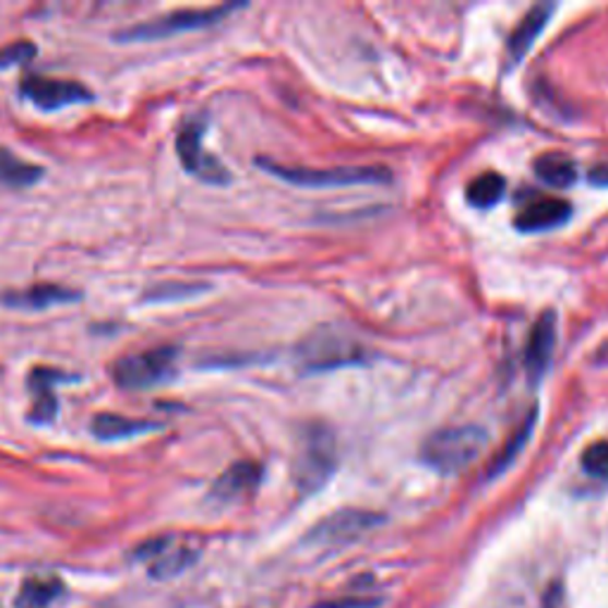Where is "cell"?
<instances>
[{
  "instance_id": "obj_7",
  "label": "cell",
  "mask_w": 608,
  "mask_h": 608,
  "mask_svg": "<svg viewBox=\"0 0 608 608\" xmlns=\"http://www.w3.org/2000/svg\"><path fill=\"white\" fill-rule=\"evenodd\" d=\"M20 96L44 112H58L70 105H86L96 100V96L79 81L50 79L44 74L24 76L20 81Z\"/></svg>"
},
{
  "instance_id": "obj_24",
  "label": "cell",
  "mask_w": 608,
  "mask_h": 608,
  "mask_svg": "<svg viewBox=\"0 0 608 608\" xmlns=\"http://www.w3.org/2000/svg\"><path fill=\"white\" fill-rule=\"evenodd\" d=\"M583 470L589 478L608 480V442H594L583 454Z\"/></svg>"
},
{
  "instance_id": "obj_21",
  "label": "cell",
  "mask_w": 608,
  "mask_h": 608,
  "mask_svg": "<svg viewBox=\"0 0 608 608\" xmlns=\"http://www.w3.org/2000/svg\"><path fill=\"white\" fill-rule=\"evenodd\" d=\"M504 191H506L504 177H499V174H494V171H488V174H480V177H476L468 183L466 198L473 207L490 210L504 198Z\"/></svg>"
},
{
  "instance_id": "obj_11",
  "label": "cell",
  "mask_w": 608,
  "mask_h": 608,
  "mask_svg": "<svg viewBox=\"0 0 608 608\" xmlns=\"http://www.w3.org/2000/svg\"><path fill=\"white\" fill-rule=\"evenodd\" d=\"M553 347H557V317H553V312H545L535 321L523 355V369L533 385H537L547 375Z\"/></svg>"
},
{
  "instance_id": "obj_22",
  "label": "cell",
  "mask_w": 608,
  "mask_h": 608,
  "mask_svg": "<svg viewBox=\"0 0 608 608\" xmlns=\"http://www.w3.org/2000/svg\"><path fill=\"white\" fill-rule=\"evenodd\" d=\"M202 290H207L205 283H157V286L147 288L143 300L147 302H177L186 300V297L200 295Z\"/></svg>"
},
{
  "instance_id": "obj_16",
  "label": "cell",
  "mask_w": 608,
  "mask_h": 608,
  "mask_svg": "<svg viewBox=\"0 0 608 608\" xmlns=\"http://www.w3.org/2000/svg\"><path fill=\"white\" fill-rule=\"evenodd\" d=\"M553 10H557V5L553 3H539L525 12V17L518 22V26L511 32V38H509V46H506L509 67L518 64L525 56H528V50L535 46L537 36L547 29Z\"/></svg>"
},
{
  "instance_id": "obj_8",
  "label": "cell",
  "mask_w": 608,
  "mask_h": 608,
  "mask_svg": "<svg viewBox=\"0 0 608 608\" xmlns=\"http://www.w3.org/2000/svg\"><path fill=\"white\" fill-rule=\"evenodd\" d=\"M198 553H200L198 549L177 543V537L165 535V537L147 539L145 545L136 549L133 557L147 563V573H151L155 580H169L191 569L198 559Z\"/></svg>"
},
{
  "instance_id": "obj_6",
  "label": "cell",
  "mask_w": 608,
  "mask_h": 608,
  "mask_svg": "<svg viewBox=\"0 0 608 608\" xmlns=\"http://www.w3.org/2000/svg\"><path fill=\"white\" fill-rule=\"evenodd\" d=\"M205 131H207L205 115L186 119L177 136V155L181 159L183 169L191 174V177L212 186H226L231 181V174H228V169L219 159L205 151V145H202Z\"/></svg>"
},
{
  "instance_id": "obj_5",
  "label": "cell",
  "mask_w": 608,
  "mask_h": 608,
  "mask_svg": "<svg viewBox=\"0 0 608 608\" xmlns=\"http://www.w3.org/2000/svg\"><path fill=\"white\" fill-rule=\"evenodd\" d=\"M337 466L335 438L326 426H309L295 458V482L305 494L319 492Z\"/></svg>"
},
{
  "instance_id": "obj_26",
  "label": "cell",
  "mask_w": 608,
  "mask_h": 608,
  "mask_svg": "<svg viewBox=\"0 0 608 608\" xmlns=\"http://www.w3.org/2000/svg\"><path fill=\"white\" fill-rule=\"evenodd\" d=\"M378 606H381V599H373V597H343V599L321 601L314 608H378Z\"/></svg>"
},
{
  "instance_id": "obj_2",
  "label": "cell",
  "mask_w": 608,
  "mask_h": 608,
  "mask_svg": "<svg viewBox=\"0 0 608 608\" xmlns=\"http://www.w3.org/2000/svg\"><path fill=\"white\" fill-rule=\"evenodd\" d=\"M179 355L181 349L177 345H159L143 349V353L124 355L112 363V381L117 388L133 390V393L165 385L177 378Z\"/></svg>"
},
{
  "instance_id": "obj_4",
  "label": "cell",
  "mask_w": 608,
  "mask_h": 608,
  "mask_svg": "<svg viewBox=\"0 0 608 608\" xmlns=\"http://www.w3.org/2000/svg\"><path fill=\"white\" fill-rule=\"evenodd\" d=\"M264 171L274 174L281 181L300 188H345V186H381L393 179L385 167H333V169H309L286 167L272 159H257Z\"/></svg>"
},
{
  "instance_id": "obj_10",
  "label": "cell",
  "mask_w": 608,
  "mask_h": 608,
  "mask_svg": "<svg viewBox=\"0 0 608 608\" xmlns=\"http://www.w3.org/2000/svg\"><path fill=\"white\" fill-rule=\"evenodd\" d=\"M60 383H74L72 373H64L60 369L50 367H36L29 378H26V388L34 397V407L29 412V424L34 426H48L52 418H56L60 404L56 388Z\"/></svg>"
},
{
  "instance_id": "obj_12",
  "label": "cell",
  "mask_w": 608,
  "mask_h": 608,
  "mask_svg": "<svg viewBox=\"0 0 608 608\" xmlns=\"http://www.w3.org/2000/svg\"><path fill=\"white\" fill-rule=\"evenodd\" d=\"M361 357V347L337 333H317L302 347V359L309 369H335L343 363H357Z\"/></svg>"
},
{
  "instance_id": "obj_23",
  "label": "cell",
  "mask_w": 608,
  "mask_h": 608,
  "mask_svg": "<svg viewBox=\"0 0 608 608\" xmlns=\"http://www.w3.org/2000/svg\"><path fill=\"white\" fill-rule=\"evenodd\" d=\"M533 426H535V412H533L528 418H525V424L516 430V436H513V438L509 440L506 450L494 458V464H492V468H490V476H492V478L499 476V473H502V470H506V468L513 464V458H516V456L521 454V450L525 448V444H528L530 432H533Z\"/></svg>"
},
{
  "instance_id": "obj_1",
  "label": "cell",
  "mask_w": 608,
  "mask_h": 608,
  "mask_svg": "<svg viewBox=\"0 0 608 608\" xmlns=\"http://www.w3.org/2000/svg\"><path fill=\"white\" fill-rule=\"evenodd\" d=\"M488 444V430L480 426L442 428L424 442L421 458L432 470L452 476L468 468Z\"/></svg>"
},
{
  "instance_id": "obj_20",
  "label": "cell",
  "mask_w": 608,
  "mask_h": 608,
  "mask_svg": "<svg viewBox=\"0 0 608 608\" xmlns=\"http://www.w3.org/2000/svg\"><path fill=\"white\" fill-rule=\"evenodd\" d=\"M537 179L551 188H571L577 181L575 162L563 153H547L535 162Z\"/></svg>"
},
{
  "instance_id": "obj_14",
  "label": "cell",
  "mask_w": 608,
  "mask_h": 608,
  "mask_svg": "<svg viewBox=\"0 0 608 608\" xmlns=\"http://www.w3.org/2000/svg\"><path fill=\"white\" fill-rule=\"evenodd\" d=\"M84 293L72 290L58 283H34L22 290H3L0 293V305L8 309H24V312H38L56 305H72L79 302Z\"/></svg>"
},
{
  "instance_id": "obj_13",
  "label": "cell",
  "mask_w": 608,
  "mask_h": 608,
  "mask_svg": "<svg viewBox=\"0 0 608 608\" xmlns=\"http://www.w3.org/2000/svg\"><path fill=\"white\" fill-rule=\"evenodd\" d=\"M571 214H573V207L569 200L551 198V195H537V198H530L518 210L513 224H516V228L523 234L551 231V228H559L569 222Z\"/></svg>"
},
{
  "instance_id": "obj_18",
  "label": "cell",
  "mask_w": 608,
  "mask_h": 608,
  "mask_svg": "<svg viewBox=\"0 0 608 608\" xmlns=\"http://www.w3.org/2000/svg\"><path fill=\"white\" fill-rule=\"evenodd\" d=\"M64 592L62 577L58 575H32L26 577L17 597L15 608H50Z\"/></svg>"
},
{
  "instance_id": "obj_19",
  "label": "cell",
  "mask_w": 608,
  "mask_h": 608,
  "mask_svg": "<svg viewBox=\"0 0 608 608\" xmlns=\"http://www.w3.org/2000/svg\"><path fill=\"white\" fill-rule=\"evenodd\" d=\"M44 167L32 165L22 157H17L10 147L0 145V186L8 188H29L44 179Z\"/></svg>"
},
{
  "instance_id": "obj_17",
  "label": "cell",
  "mask_w": 608,
  "mask_h": 608,
  "mask_svg": "<svg viewBox=\"0 0 608 608\" xmlns=\"http://www.w3.org/2000/svg\"><path fill=\"white\" fill-rule=\"evenodd\" d=\"M162 424L145 421V418H129L121 414H96L91 421V436L100 442L129 440L143 436V432L159 430Z\"/></svg>"
},
{
  "instance_id": "obj_25",
  "label": "cell",
  "mask_w": 608,
  "mask_h": 608,
  "mask_svg": "<svg viewBox=\"0 0 608 608\" xmlns=\"http://www.w3.org/2000/svg\"><path fill=\"white\" fill-rule=\"evenodd\" d=\"M36 44L32 40H15V44L3 46L0 48V70H8V67L15 64H26L32 62V58L36 56Z\"/></svg>"
},
{
  "instance_id": "obj_3",
  "label": "cell",
  "mask_w": 608,
  "mask_h": 608,
  "mask_svg": "<svg viewBox=\"0 0 608 608\" xmlns=\"http://www.w3.org/2000/svg\"><path fill=\"white\" fill-rule=\"evenodd\" d=\"M242 5L246 3H224L202 10H174L167 12V15H159L155 20L133 24L129 29L117 32L115 40H119V44H139V40H159L183 32L207 29V26L222 22L226 15H231L234 10H240Z\"/></svg>"
},
{
  "instance_id": "obj_27",
  "label": "cell",
  "mask_w": 608,
  "mask_h": 608,
  "mask_svg": "<svg viewBox=\"0 0 608 608\" xmlns=\"http://www.w3.org/2000/svg\"><path fill=\"white\" fill-rule=\"evenodd\" d=\"M587 181H589L592 186L608 188V162H604V165L592 167L589 174H587Z\"/></svg>"
},
{
  "instance_id": "obj_9",
  "label": "cell",
  "mask_w": 608,
  "mask_h": 608,
  "mask_svg": "<svg viewBox=\"0 0 608 608\" xmlns=\"http://www.w3.org/2000/svg\"><path fill=\"white\" fill-rule=\"evenodd\" d=\"M383 518L375 516L371 511H357V509H345L337 511L333 516L323 518L317 528L309 533V539H314L317 545H345L353 539L369 533L375 525H381Z\"/></svg>"
},
{
  "instance_id": "obj_15",
  "label": "cell",
  "mask_w": 608,
  "mask_h": 608,
  "mask_svg": "<svg viewBox=\"0 0 608 608\" xmlns=\"http://www.w3.org/2000/svg\"><path fill=\"white\" fill-rule=\"evenodd\" d=\"M262 466L254 462H238L231 468H226L219 478L214 480L210 499L219 504H231L236 499L252 494L262 482Z\"/></svg>"
}]
</instances>
